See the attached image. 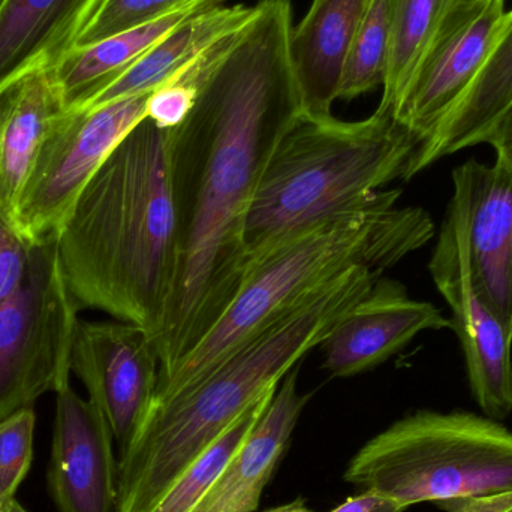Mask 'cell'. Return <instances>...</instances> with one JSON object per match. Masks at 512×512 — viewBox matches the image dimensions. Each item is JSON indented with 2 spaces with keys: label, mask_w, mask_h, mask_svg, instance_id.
<instances>
[{
  "label": "cell",
  "mask_w": 512,
  "mask_h": 512,
  "mask_svg": "<svg viewBox=\"0 0 512 512\" xmlns=\"http://www.w3.org/2000/svg\"><path fill=\"white\" fill-rule=\"evenodd\" d=\"M292 0L254 15L198 68V96L171 131L177 268L153 345L168 372L233 303L246 273V216L268 158L303 117L289 38Z\"/></svg>",
  "instance_id": "cell-1"
},
{
  "label": "cell",
  "mask_w": 512,
  "mask_h": 512,
  "mask_svg": "<svg viewBox=\"0 0 512 512\" xmlns=\"http://www.w3.org/2000/svg\"><path fill=\"white\" fill-rule=\"evenodd\" d=\"M173 129L138 123L108 155L66 216L56 243L78 309L161 330L177 268L171 188Z\"/></svg>",
  "instance_id": "cell-2"
},
{
  "label": "cell",
  "mask_w": 512,
  "mask_h": 512,
  "mask_svg": "<svg viewBox=\"0 0 512 512\" xmlns=\"http://www.w3.org/2000/svg\"><path fill=\"white\" fill-rule=\"evenodd\" d=\"M379 271L357 267L176 396L153 403L117 465L116 512H150L173 484L295 364L324 342Z\"/></svg>",
  "instance_id": "cell-3"
},
{
  "label": "cell",
  "mask_w": 512,
  "mask_h": 512,
  "mask_svg": "<svg viewBox=\"0 0 512 512\" xmlns=\"http://www.w3.org/2000/svg\"><path fill=\"white\" fill-rule=\"evenodd\" d=\"M396 203L324 219L254 262L212 330L179 363L159 375L153 403L197 384L240 346L352 268L384 273L427 245L435 234L429 213Z\"/></svg>",
  "instance_id": "cell-4"
},
{
  "label": "cell",
  "mask_w": 512,
  "mask_h": 512,
  "mask_svg": "<svg viewBox=\"0 0 512 512\" xmlns=\"http://www.w3.org/2000/svg\"><path fill=\"white\" fill-rule=\"evenodd\" d=\"M418 146L384 111L358 122L333 114L301 117L274 147L249 206L243 236L248 271L324 219L399 200L400 189L382 188L405 177Z\"/></svg>",
  "instance_id": "cell-5"
},
{
  "label": "cell",
  "mask_w": 512,
  "mask_h": 512,
  "mask_svg": "<svg viewBox=\"0 0 512 512\" xmlns=\"http://www.w3.org/2000/svg\"><path fill=\"white\" fill-rule=\"evenodd\" d=\"M346 483L403 507L512 493V432L472 412L418 411L370 439Z\"/></svg>",
  "instance_id": "cell-6"
},
{
  "label": "cell",
  "mask_w": 512,
  "mask_h": 512,
  "mask_svg": "<svg viewBox=\"0 0 512 512\" xmlns=\"http://www.w3.org/2000/svg\"><path fill=\"white\" fill-rule=\"evenodd\" d=\"M78 312L56 236L33 243L23 283L0 304V421L69 384Z\"/></svg>",
  "instance_id": "cell-7"
},
{
  "label": "cell",
  "mask_w": 512,
  "mask_h": 512,
  "mask_svg": "<svg viewBox=\"0 0 512 512\" xmlns=\"http://www.w3.org/2000/svg\"><path fill=\"white\" fill-rule=\"evenodd\" d=\"M150 93L116 99L54 119L18 195L12 225L27 242L57 236L78 195L117 144L146 119Z\"/></svg>",
  "instance_id": "cell-8"
},
{
  "label": "cell",
  "mask_w": 512,
  "mask_h": 512,
  "mask_svg": "<svg viewBox=\"0 0 512 512\" xmlns=\"http://www.w3.org/2000/svg\"><path fill=\"white\" fill-rule=\"evenodd\" d=\"M430 276L451 309V330L465 355L475 402L493 420L512 412V333L472 282L459 210L450 201L429 262Z\"/></svg>",
  "instance_id": "cell-9"
},
{
  "label": "cell",
  "mask_w": 512,
  "mask_h": 512,
  "mask_svg": "<svg viewBox=\"0 0 512 512\" xmlns=\"http://www.w3.org/2000/svg\"><path fill=\"white\" fill-rule=\"evenodd\" d=\"M69 367L104 415L122 454L149 414L158 388L161 361L152 337L119 319H78Z\"/></svg>",
  "instance_id": "cell-10"
},
{
  "label": "cell",
  "mask_w": 512,
  "mask_h": 512,
  "mask_svg": "<svg viewBox=\"0 0 512 512\" xmlns=\"http://www.w3.org/2000/svg\"><path fill=\"white\" fill-rule=\"evenodd\" d=\"M475 289L512 333V171L471 159L453 171Z\"/></svg>",
  "instance_id": "cell-11"
},
{
  "label": "cell",
  "mask_w": 512,
  "mask_h": 512,
  "mask_svg": "<svg viewBox=\"0 0 512 512\" xmlns=\"http://www.w3.org/2000/svg\"><path fill=\"white\" fill-rule=\"evenodd\" d=\"M451 328V319L429 301L415 300L397 280L379 277L321 343L324 367L336 378L375 369L418 334Z\"/></svg>",
  "instance_id": "cell-12"
},
{
  "label": "cell",
  "mask_w": 512,
  "mask_h": 512,
  "mask_svg": "<svg viewBox=\"0 0 512 512\" xmlns=\"http://www.w3.org/2000/svg\"><path fill=\"white\" fill-rule=\"evenodd\" d=\"M48 492L59 512H113L117 465L113 433L98 406L71 384L56 391Z\"/></svg>",
  "instance_id": "cell-13"
},
{
  "label": "cell",
  "mask_w": 512,
  "mask_h": 512,
  "mask_svg": "<svg viewBox=\"0 0 512 512\" xmlns=\"http://www.w3.org/2000/svg\"><path fill=\"white\" fill-rule=\"evenodd\" d=\"M507 0H490L430 51L394 119L423 144L459 104L498 35Z\"/></svg>",
  "instance_id": "cell-14"
},
{
  "label": "cell",
  "mask_w": 512,
  "mask_h": 512,
  "mask_svg": "<svg viewBox=\"0 0 512 512\" xmlns=\"http://www.w3.org/2000/svg\"><path fill=\"white\" fill-rule=\"evenodd\" d=\"M105 0H0V95L38 69H53Z\"/></svg>",
  "instance_id": "cell-15"
},
{
  "label": "cell",
  "mask_w": 512,
  "mask_h": 512,
  "mask_svg": "<svg viewBox=\"0 0 512 512\" xmlns=\"http://www.w3.org/2000/svg\"><path fill=\"white\" fill-rule=\"evenodd\" d=\"M370 2L312 0L307 14L292 27L289 51L303 116H331L352 42Z\"/></svg>",
  "instance_id": "cell-16"
},
{
  "label": "cell",
  "mask_w": 512,
  "mask_h": 512,
  "mask_svg": "<svg viewBox=\"0 0 512 512\" xmlns=\"http://www.w3.org/2000/svg\"><path fill=\"white\" fill-rule=\"evenodd\" d=\"M298 367L280 381L258 423L194 512H255L312 394L297 388Z\"/></svg>",
  "instance_id": "cell-17"
},
{
  "label": "cell",
  "mask_w": 512,
  "mask_h": 512,
  "mask_svg": "<svg viewBox=\"0 0 512 512\" xmlns=\"http://www.w3.org/2000/svg\"><path fill=\"white\" fill-rule=\"evenodd\" d=\"M511 104L512 9L505 14L477 77L432 137L415 150L403 179H412L445 156L484 144Z\"/></svg>",
  "instance_id": "cell-18"
},
{
  "label": "cell",
  "mask_w": 512,
  "mask_h": 512,
  "mask_svg": "<svg viewBox=\"0 0 512 512\" xmlns=\"http://www.w3.org/2000/svg\"><path fill=\"white\" fill-rule=\"evenodd\" d=\"M222 3L224 0H191L150 23L69 51L53 68L65 111L86 108L183 21Z\"/></svg>",
  "instance_id": "cell-19"
},
{
  "label": "cell",
  "mask_w": 512,
  "mask_h": 512,
  "mask_svg": "<svg viewBox=\"0 0 512 512\" xmlns=\"http://www.w3.org/2000/svg\"><path fill=\"white\" fill-rule=\"evenodd\" d=\"M255 5H218L183 21L155 47L138 59L119 80L114 81L86 108L116 99L155 92L162 84L185 74L195 63L227 41L254 15ZM84 110V108H81Z\"/></svg>",
  "instance_id": "cell-20"
},
{
  "label": "cell",
  "mask_w": 512,
  "mask_h": 512,
  "mask_svg": "<svg viewBox=\"0 0 512 512\" xmlns=\"http://www.w3.org/2000/svg\"><path fill=\"white\" fill-rule=\"evenodd\" d=\"M0 134V215L12 224L18 195L54 119L65 111L53 69H38L6 90Z\"/></svg>",
  "instance_id": "cell-21"
},
{
  "label": "cell",
  "mask_w": 512,
  "mask_h": 512,
  "mask_svg": "<svg viewBox=\"0 0 512 512\" xmlns=\"http://www.w3.org/2000/svg\"><path fill=\"white\" fill-rule=\"evenodd\" d=\"M490 0H391L393 38L390 60L376 110L394 114L399 110L415 75L430 51L466 18Z\"/></svg>",
  "instance_id": "cell-22"
},
{
  "label": "cell",
  "mask_w": 512,
  "mask_h": 512,
  "mask_svg": "<svg viewBox=\"0 0 512 512\" xmlns=\"http://www.w3.org/2000/svg\"><path fill=\"white\" fill-rule=\"evenodd\" d=\"M277 388L268 391L173 484L150 512H194L236 456Z\"/></svg>",
  "instance_id": "cell-23"
},
{
  "label": "cell",
  "mask_w": 512,
  "mask_h": 512,
  "mask_svg": "<svg viewBox=\"0 0 512 512\" xmlns=\"http://www.w3.org/2000/svg\"><path fill=\"white\" fill-rule=\"evenodd\" d=\"M393 38L391 0H372L352 42L339 99L351 101L384 86Z\"/></svg>",
  "instance_id": "cell-24"
},
{
  "label": "cell",
  "mask_w": 512,
  "mask_h": 512,
  "mask_svg": "<svg viewBox=\"0 0 512 512\" xmlns=\"http://www.w3.org/2000/svg\"><path fill=\"white\" fill-rule=\"evenodd\" d=\"M35 423L32 406L0 421V502L15 498L32 466Z\"/></svg>",
  "instance_id": "cell-25"
},
{
  "label": "cell",
  "mask_w": 512,
  "mask_h": 512,
  "mask_svg": "<svg viewBox=\"0 0 512 512\" xmlns=\"http://www.w3.org/2000/svg\"><path fill=\"white\" fill-rule=\"evenodd\" d=\"M188 2L191 0H105L78 39L77 47L95 44L132 27L150 23Z\"/></svg>",
  "instance_id": "cell-26"
},
{
  "label": "cell",
  "mask_w": 512,
  "mask_h": 512,
  "mask_svg": "<svg viewBox=\"0 0 512 512\" xmlns=\"http://www.w3.org/2000/svg\"><path fill=\"white\" fill-rule=\"evenodd\" d=\"M204 59L152 92L147 102V119L162 129H176L185 122L197 102L198 68Z\"/></svg>",
  "instance_id": "cell-27"
},
{
  "label": "cell",
  "mask_w": 512,
  "mask_h": 512,
  "mask_svg": "<svg viewBox=\"0 0 512 512\" xmlns=\"http://www.w3.org/2000/svg\"><path fill=\"white\" fill-rule=\"evenodd\" d=\"M32 246L5 216L0 215V304L23 283Z\"/></svg>",
  "instance_id": "cell-28"
},
{
  "label": "cell",
  "mask_w": 512,
  "mask_h": 512,
  "mask_svg": "<svg viewBox=\"0 0 512 512\" xmlns=\"http://www.w3.org/2000/svg\"><path fill=\"white\" fill-rule=\"evenodd\" d=\"M484 144L495 149L498 164L512 171V104L490 129Z\"/></svg>",
  "instance_id": "cell-29"
},
{
  "label": "cell",
  "mask_w": 512,
  "mask_h": 512,
  "mask_svg": "<svg viewBox=\"0 0 512 512\" xmlns=\"http://www.w3.org/2000/svg\"><path fill=\"white\" fill-rule=\"evenodd\" d=\"M405 510L406 507L390 496L382 495L375 490H364L363 493L349 498L331 512H403Z\"/></svg>",
  "instance_id": "cell-30"
},
{
  "label": "cell",
  "mask_w": 512,
  "mask_h": 512,
  "mask_svg": "<svg viewBox=\"0 0 512 512\" xmlns=\"http://www.w3.org/2000/svg\"><path fill=\"white\" fill-rule=\"evenodd\" d=\"M447 512H512V493L490 498L456 499L439 504Z\"/></svg>",
  "instance_id": "cell-31"
},
{
  "label": "cell",
  "mask_w": 512,
  "mask_h": 512,
  "mask_svg": "<svg viewBox=\"0 0 512 512\" xmlns=\"http://www.w3.org/2000/svg\"><path fill=\"white\" fill-rule=\"evenodd\" d=\"M264 512H315L307 508L304 501L297 499V501L289 502V504L282 505V507L271 508V510Z\"/></svg>",
  "instance_id": "cell-32"
},
{
  "label": "cell",
  "mask_w": 512,
  "mask_h": 512,
  "mask_svg": "<svg viewBox=\"0 0 512 512\" xmlns=\"http://www.w3.org/2000/svg\"><path fill=\"white\" fill-rule=\"evenodd\" d=\"M0 512H27L15 501V498L6 499V501L0 502Z\"/></svg>",
  "instance_id": "cell-33"
},
{
  "label": "cell",
  "mask_w": 512,
  "mask_h": 512,
  "mask_svg": "<svg viewBox=\"0 0 512 512\" xmlns=\"http://www.w3.org/2000/svg\"><path fill=\"white\" fill-rule=\"evenodd\" d=\"M6 101H8V98H6V92H5V93H2V95H0V134H2L3 120H5Z\"/></svg>",
  "instance_id": "cell-34"
}]
</instances>
